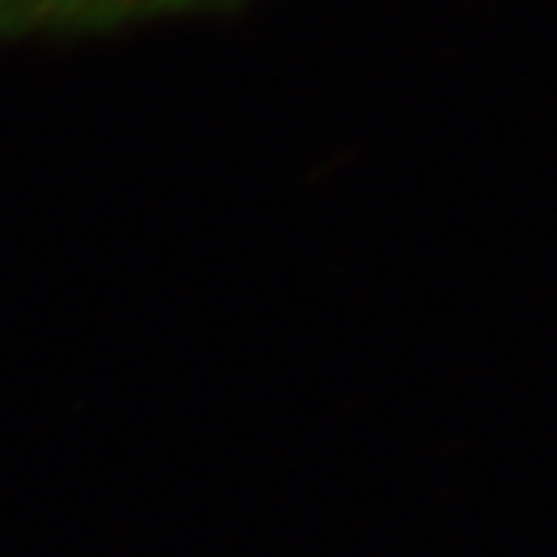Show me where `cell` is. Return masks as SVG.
I'll list each match as a JSON object with an SVG mask.
<instances>
[{
  "instance_id": "1",
  "label": "cell",
  "mask_w": 557,
  "mask_h": 557,
  "mask_svg": "<svg viewBox=\"0 0 557 557\" xmlns=\"http://www.w3.org/2000/svg\"><path fill=\"white\" fill-rule=\"evenodd\" d=\"M156 0H0V22H35L57 16H81V13H106L127 10Z\"/></svg>"
}]
</instances>
